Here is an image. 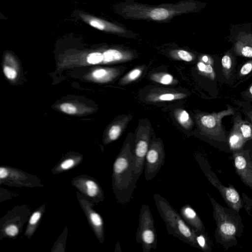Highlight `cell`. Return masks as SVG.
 <instances>
[{
    "instance_id": "1f68e13d",
    "label": "cell",
    "mask_w": 252,
    "mask_h": 252,
    "mask_svg": "<svg viewBox=\"0 0 252 252\" xmlns=\"http://www.w3.org/2000/svg\"><path fill=\"white\" fill-rule=\"evenodd\" d=\"M242 107L243 108L242 110L244 113H245L247 117L250 119L252 124V109L248 106H245L244 105H242Z\"/></svg>"
},
{
    "instance_id": "5bb4252c",
    "label": "cell",
    "mask_w": 252,
    "mask_h": 252,
    "mask_svg": "<svg viewBox=\"0 0 252 252\" xmlns=\"http://www.w3.org/2000/svg\"><path fill=\"white\" fill-rule=\"evenodd\" d=\"M195 239L198 249L204 252H210L212 250V243L208 235L205 232L195 231Z\"/></svg>"
},
{
    "instance_id": "9c48e42d",
    "label": "cell",
    "mask_w": 252,
    "mask_h": 252,
    "mask_svg": "<svg viewBox=\"0 0 252 252\" xmlns=\"http://www.w3.org/2000/svg\"><path fill=\"white\" fill-rule=\"evenodd\" d=\"M77 15L84 23L102 32L110 33L122 32V29L117 25L84 11L78 10Z\"/></svg>"
},
{
    "instance_id": "7402d4cb",
    "label": "cell",
    "mask_w": 252,
    "mask_h": 252,
    "mask_svg": "<svg viewBox=\"0 0 252 252\" xmlns=\"http://www.w3.org/2000/svg\"><path fill=\"white\" fill-rule=\"evenodd\" d=\"M87 187V193L90 196H94L98 192V187L96 184L93 181H88L86 183Z\"/></svg>"
},
{
    "instance_id": "277c9868",
    "label": "cell",
    "mask_w": 252,
    "mask_h": 252,
    "mask_svg": "<svg viewBox=\"0 0 252 252\" xmlns=\"http://www.w3.org/2000/svg\"><path fill=\"white\" fill-rule=\"evenodd\" d=\"M135 239L143 252H150L157 246V234L154 220L149 206L142 204L140 209L139 223Z\"/></svg>"
},
{
    "instance_id": "83f0119b",
    "label": "cell",
    "mask_w": 252,
    "mask_h": 252,
    "mask_svg": "<svg viewBox=\"0 0 252 252\" xmlns=\"http://www.w3.org/2000/svg\"><path fill=\"white\" fill-rule=\"evenodd\" d=\"M158 80V82L162 84L168 85L170 84L172 82L173 77L170 74H164L162 75Z\"/></svg>"
},
{
    "instance_id": "7a4b0ae2",
    "label": "cell",
    "mask_w": 252,
    "mask_h": 252,
    "mask_svg": "<svg viewBox=\"0 0 252 252\" xmlns=\"http://www.w3.org/2000/svg\"><path fill=\"white\" fill-rule=\"evenodd\" d=\"M114 192L119 203H128L136 187L133 169V151L129 146L124 147L113 164Z\"/></svg>"
},
{
    "instance_id": "d6986e66",
    "label": "cell",
    "mask_w": 252,
    "mask_h": 252,
    "mask_svg": "<svg viewBox=\"0 0 252 252\" xmlns=\"http://www.w3.org/2000/svg\"><path fill=\"white\" fill-rule=\"evenodd\" d=\"M103 54L99 52L89 54L87 57V61L90 64H97L103 61Z\"/></svg>"
},
{
    "instance_id": "8992f818",
    "label": "cell",
    "mask_w": 252,
    "mask_h": 252,
    "mask_svg": "<svg viewBox=\"0 0 252 252\" xmlns=\"http://www.w3.org/2000/svg\"><path fill=\"white\" fill-rule=\"evenodd\" d=\"M227 109L217 113L205 114L201 116L200 123L203 129L214 140L222 143L227 142V136L222 126V119L225 116L234 115V108L226 105Z\"/></svg>"
},
{
    "instance_id": "30bf717a",
    "label": "cell",
    "mask_w": 252,
    "mask_h": 252,
    "mask_svg": "<svg viewBox=\"0 0 252 252\" xmlns=\"http://www.w3.org/2000/svg\"><path fill=\"white\" fill-rule=\"evenodd\" d=\"M179 213L188 225L194 231L205 232V228L202 220L190 205L186 204L182 206Z\"/></svg>"
},
{
    "instance_id": "4fadbf2b",
    "label": "cell",
    "mask_w": 252,
    "mask_h": 252,
    "mask_svg": "<svg viewBox=\"0 0 252 252\" xmlns=\"http://www.w3.org/2000/svg\"><path fill=\"white\" fill-rule=\"evenodd\" d=\"M234 51L238 56L252 58V45L240 38L234 45Z\"/></svg>"
},
{
    "instance_id": "3957f363",
    "label": "cell",
    "mask_w": 252,
    "mask_h": 252,
    "mask_svg": "<svg viewBox=\"0 0 252 252\" xmlns=\"http://www.w3.org/2000/svg\"><path fill=\"white\" fill-rule=\"evenodd\" d=\"M153 198L158 213L165 223L167 233L198 249L195 231L188 225L180 213L160 194L155 193L153 194Z\"/></svg>"
},
{
    "instance_id": "ac0fdd59",
    "label": "cell",
    "mask_w": 252,
    "mask_h": 252,
    "mask_svg": "<svg viewBox=\"0 0 252 252\" xmlns=\"http://www.w3.org/2000/svg\"><path fill=\"white\" fill-rule=\"evenodd\" d=\"M197 66L198 70L200 72L204 73L211 79H215L216 74L212 67V65L206 64L202 62H199L198 63Z\"/></svg>"
},
{
    "instance_id": "d6a6232c",
    "label": "cell",
    "mask_w": 252,
    "mask_h": 252,
    "mask_svg": "<svg viewBox=\"0 0 252 252\" xmlns=\"http://www.w3.org/2000/svg\"><path fill=\"white\" fill-rule=\"evenodd\" d=\"M106 74V71L103 69H100L95 70L93 73V76L96 78H99L103 77Z\"/></svg>"
},
{
    "instance_id": "603a6c76",
    "label": "cell",
    "mask_w": 252,
    "mask_h": 252,
    "mask_svg": "<svg viewBox=\"0 0 252 252\" xmlns=\"http://www.w3.org/2000/svg\"><path fill=\"white\" fill-rule=\"evenodd\" d=\"M60 108L62 111L69 114H75L77 110L76 107L69 103H63Z\"/></svg>"
},
{
    "instance_id": "f1b7e54d",
    "label": "cell",
    "mask_w": 252,
    "mask_h": 252,
    "mask_svg": "<svg viewBox=\"0 0 252 252\" xmlns=\"http://www.w3.org/2000/svg\"><path fill=\"white\" fill-rule=\"evenodd\" d=\"M189 120V116L187 111L183 110L180 112L178 116V120L181 124H186Z\"/></svg>"
},
{
    "instance_id": "cb8c5ba5",
    "label": "cell",
    "mask_w": 252,
    "mask_h": 252,
    "mask_svg": "<svg viewBox=\"0 0 252 252\" xmlns=\"http://www.w3.org/2000/svg\"><path fill=\"white\" fill-rule=\"evenodd\" d=\"M242 98L247 101H252V84L241 94Z\"/></svg>"
},
{
    "instance_id": "9a60e30c",
    "label": "cell",
    "mask_w": 252,
    "mask_h": 252,
    "mask_svg": "<svg viewBox=\"0 0 252 252\" xmlns=\"http://www.w3.org/2000/svg\"><path fill=\"white\" fill-rule=\"evenodd\" d=\"M235 114L237 117L238 126L240 130L246 141L252 139V124L251 122L244 121L240 115L239 112L236 113Z\"/></svg>"
},
{
    "instance_id": "e575fe53",
    "label": "cell",
    "mask_w": 252,
    "mask_h": 252,
    "mask_svg": "<svg viewBox=\"0 0 252 252\" xmlns=\"http://www.w3.org/2000/svg\"><path fill=\"white\" fill-rule=\"evenodd\" d=\"M40 213L38 212H35L32 216V217L30 220V223L31 224H35L38 221V220L40 219Z\"/></svg>"
},
{
    "instance_id": "e0dca14e",
    "label": "cell",
    "mask_w": 252,
    "mask_h": 252,
    "mask_svg": "<svg viewBox=\"0 0 252 252\" xmlns=\"http://www.w3.org/2000/svg\"><path fill=\"white\" fill-rule=\"evenodd\" d=\"M103 62L104 63H110L121 60L123 58L122 53L118 50L110 49L103 54Z\"/></svg>"
},
{
    "instance_id": "8d00e7d4",
    "label": "cell",
    "mask_w": 252,
    "mask_h": 252,
    "mask_svg": "<svg viewBox=\"0 0 252 252\" xmlns=\"http://www.w3.org/2000/svg\"><path fill=\"white\" fill-rule=\"evenodd\" d=\"M239 38L249 44L252 45V35L251 34H246L244 35L241 36Z\"/></svg>"
},
{
    "instance_id": "ba28073f",
    "label": "cell",
    "mask_w": 252,
    "mask_h": 252,
    "mask_svg": "<svg viewBox=\"0 0 252 252\" xmlns=\"http://www.w3.org/2000/svg\"><path fill=\"white\" fill-rule=\"evenodd\" d=\"M232 154L236 172L242 181L252 189V160L250 150L241 149Z\"/></svg>"
},
{
    "instance_id": "44dd1931",
    "label": "cell",
    "mask_w": 252,
    "mask_h": 252,
    "mask_svg": "<svg viewBox=\"0 0 252 252\" xmlns=\"http://www.w3.org/2000/svg\"><path fill=\"white\" fill-rule=\"evenodd\" d=\"M121 132V127L119 125H114L109 131V138L111 140H116L119 137Z\"/></svg>"
},
{
    "instance_id": "7c38bea8",
    "label": "cell",
    "mask_w": 252,
    "mask_h": 252,
    "mask_svg": "<svg viewBox=\"0 0 252 252\" xmlns=\"http://www.w3.org/2000/svg\"><path fill=\"white\" fill-rule=\"evenodd\" d=\"M221 63L223 76L227 79L233 77L235 61L233 55L229 51L225 53L222 57Z\"/></svg>"
},
{
    "instance_id": "836d02e7",
    "label": "cell",
    "mask_w": 252,
    "mask_h": 252,
    "mask_svg": "<svg viewBox=\"0 0 252 252\" xmlns=\"http://www.w3.org/2000/svg\"><path fill=\"white\" fill-rule=\"evenodd\" d=\"M175 98V95L172 94H162L159 96V99L161 100H172Z\"/></svg>"
},
{
    "instance_id": "74e56055",
    "label": "cell",
    "mask_w": 252,
    "mask_h": 252,
    "mask_svg": "<svg viewBox=\"0 0 252 252\" xmlns=\"http://www.w3.org/2000/svg\"><path fill=\"white\" fill-rule=\"evenodd\" d=\"M202 62L206 64L212 65L213 64V59L207 55H204L201 58Z\"/></svg>"
},
{
    "instance_id": "2e32d148",
    "label": "cell",
    "mask_w": 252,
    "mask_h": 252,
    "mask_svg": "<svg viewBox=\"0 0 252 252\" xmlns=\"http://www.w3.org/2000/svg\"><path fill=\"white\" fill-rule=\"evenodd\" d=\"M171 14L169 10L164 8H157L150 11L149 16L155 20H162L166 19Z\"/></svg>"
},
{
    "instance_id": "52a82bcc",
    "label": "cell",
    "mask_w": 252,
    "mask_h": 252,
    "mask_svg": "<svg viewBox=\"0 0 252 252\" xmlns=\"http://www.w3.org/2000/svg\"><path fill=\"white\" fill-rule=\"evenodd\" d=\"M165 154L160 143H153L149 148L144 164V177L150 181L157 175L165 160Z\"/></svg>"
},
{
    "instance_id": "484cf974",
    "label": "cell",
    "mask_w": 252,
    "mask_h": 252,
    "mask_svg": "<svg viewBox=\"0 0 252 252\" xmlns=\"http://www.w3.org/2000/svg\"><path fill=\"white\" fill-rule=\"evenodd\" d=\"M178 55L180 59L186 61L190 62L192 60V56L188 52L185 50H179L178 52Z\"/></svg>"
},
{
    "instance_id": "f546056e",
    "label": "cell",
    "mask_w": 252,
    "mask_h": 252,
    "mask_svg": "<svg viewBox=\"0 0 252 252\" xmlns=\"http://www.w3.org/2000/svg\"><path fill=\"white\" fill-rule=\"evenodd\" d=\"M6 233L10 236H15L18 232V228L14 225H10L5 229Z\"/></svg>"
},
{
    "instance_id": "6da1fadb",
    "label": "cell",
    "mask_w": 252,
    "mask_h": 252,
    "mask_svg": "<svg viewBox=\"0 0 252 252\" xmlns=\"http://www.w3.org/2000/svg\"><path fill=\"white\" fill-rule=\"evenodd\" d=\"M207 195L213 207V218L216 224V242L224 250L237 245L238 238L242 236L244 228L239 212L222 206L208 193Z\"/></svg>"
},
{
    "instance_id": "8fae6325",
    "label": "cell",
    "mask_w": 252,
    "mask_h": 252,
    "mask_svg": "<svg viewBox=\"0 0 252 252\" xmlns=\"http://www.w3.org/2000/svg\"><path fill=\"white\" fill-rule=\"evenodd\" d=\"M233 119V126L227 137V142L229 149L233 152L242 149L247 142L244 138L239 127L237 117L234 113Z\"/></svg>"
},
{
    "instance_id": "4dcf8cb0",
    "label": "cell",
    "mask_w": 252,
    "mask_h": 252,
    "mask_svg": "<svg viewBox=\"0 0 252 252\" xmlns=\"http://www.w3.org/2000/svg\"><path fill=\"white\" fill-rule=\"evenodd\" d=\"M141 71L138 69H135L131 71L128 75V78L129 80H133L138 77L141 74Z\"/></svg>"
},
{
    "instance_id": "f35d334b",
    "label": "cell",
    "mask_w": 252,
    "mask_h": 252,
    "mask_svg": "<svg viewBox=\"0 0 252 252\" xmlns=\"http://www.w3.org/2000/svg\"><path fill=\"white\" fill-rule=\"evenodd\" d=\"M8 175V172L6 169L0 167V178L1 179L5 178Z\"/></svg>"
},
{
    "instance_id": "d590c367",
    "label": "cell",
    "mask_w": 252,
    "mask_h": 252,
    "mask_svg": "<svg viewBox=\"0 0 252 252\" xmlns=\"http://www.w3.org/2000/svg\"><path fill=\"white\" fill-rule=\"evenodd\" d=\"M74 161L71 159H68L63 161L61 166L63 169H66L72 167L74 164Z\"/></svg>"
},
{
    "instance_id": "5b68a950",
    "label": "cell",
    "mask_w": 252,
    "mask_h": 252,
    "mask_svg": "<svg viewBox=\"0 0 252 252\" xmlns=\"http://www.w3.org/2000/svg\"><path fill=\"white\" fill-rule=\"evenodd\" d=\"M195 158L206 178L219 191L226 204L229 208L239 212L243 206L242 200L236 189L231 185L229 187L223 185L212 171L207 160L204 157L198 155Z\"/></svg>"
},
{
    "instance_id": "ffe728a7",
    "label": "cell",
    "mask_w": 252,
    "mask_h": 252,
    "mask_svg": "<svg viewBox=\"0 0 252 252\" xmlns=\"http://www.w3.org/2000/svg\"><path fill=\"white\" fill-rule=\"evenodd\" d=\"M252 71V60L245 63L240 68L238 75L239 77L245 76Z\"/></svg>"
},
{
    "instance_id": "4316f807",
    "label": "cell",
    "mask_w": 252,
    "mask_h": 252,
    "mask_svg": "<svg viewBox=\"0 0 252 252\" xmlns=\"http://www.w3.org/2000/svg\"><path fill=\"white\" fill-rule=\"evenodd\" d=\"M91 219L93 223L96 226H100L102 224L100 217L96 213H93L91 215Z\"/></svg>"
},
{
    "instance_id": "d4e9b609",
    "label": "cell",
    "mask_w": 252,
    "mask_h": 252,
    "mask_svg": "<svg viewBox=\"0 0 252 252\" xmlns=\"http://www.w3.org/2000/svg\"><path fill=\"white\" fill-rule=\"evenodd\" d=\"M3 72L6 77L9 79H14L17 75L16 71L8 66H4Z\"/></svg>"
}]
</instances>
